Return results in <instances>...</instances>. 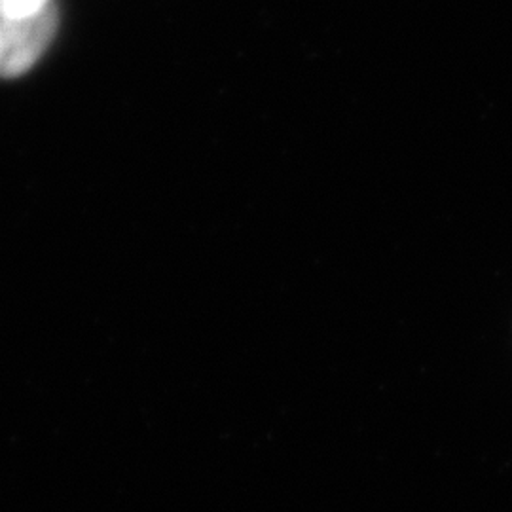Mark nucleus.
<instances>
[{"label":"nucleus","instance_id":"obj_1","mask_svg":"<svg viewBox=\"0 0 512 512\" xmlns=\"http://www.w3.org/2000/svg\"><path fill=\"white\" fill-rule=\"evenodd\" d=\"M57 29V12L50 8L25 18L0 16V76L16 78L35 67Z\"/></svg>","mask_w":512,"mask_h":512},{"label":"nucleus","instance_id":"obj_2","mask_svg":"<svg viewBox=\"0 0 512 512\" xmlns=\"http://www.w3.org/2000/svg\"><path fill=\"white\" fill-rule=\"evenodd\" d=\"M52 0H0V16L4 18H25L50 8Z\"/></svg>","mask_w":512,"mask_h":512}]
</instances>
